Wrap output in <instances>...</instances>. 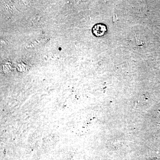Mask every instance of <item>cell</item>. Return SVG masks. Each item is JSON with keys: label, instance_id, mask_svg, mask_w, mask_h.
I'll return each mask as SVG.
<instances>
[{"label": "cell", "instance_id": "1", "mask_svg": "<svg viewBox=\"0 0 160 160\" xmlns=\"http://www.w3.org/2000/svg\"><path fill=\"white\" fill-rule=\"evenodd\" d=\"M107 31L106 26L102 24H98L96 25L92 29V32L96 36L99 37L102 36Z\"/></svg>", "mask_w": 160, "mask_h": 160}]
</instances>
